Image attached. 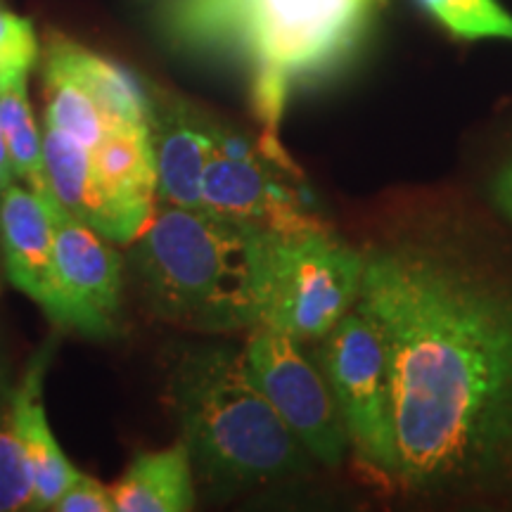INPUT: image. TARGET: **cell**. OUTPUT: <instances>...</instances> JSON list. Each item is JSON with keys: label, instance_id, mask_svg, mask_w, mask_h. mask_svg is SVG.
Segmentation results:
<instances>
[{"label": "cell", "instance_id": "cell-1", "mask_svg": "<svg viewBox=\"0 0 512 512\" xmlns=\"http://www.w3.org/2000/svg\"><path fill=\"white\" fill-rule=\"evenodd\" d=\"M356 306L387 351L394 482L415 496L512 484V275L453 230L363 249Z\"/></svg>", "mask_w": 512, "mask_h": 512}, {"label": "cell", "instance_id": "cell-17", "mask_svg": "<svg viewBox=\"0 0 512 512\" xmlns=\"http://www.w3.org/2000/svg\"><path fill=\"white\" fill-rule=\"evenodd\" d=\"M95 171L107 188L126 200L155 207L157 166L150 143V128L110 131L91 147Z\"/></svg>", "mask_w": 512, "mask_h": 512}, {"label": "cell", "instance_id": "cell-22", "mask_svg": "<svg viewBox=\"0 0 512 512\" xmlns=\"http://www.w3.org/2000/svg\"><path fill=\"white\" fill-rule=\"evenodd\" d=\"M57 512H110L114 501L110 491L98 479L79 475V479L64 491V496L55 503Z\"/></svg>", "mask_w": 512, "mask_h": 512}, {"label": "cell", "instance_id": "cell-12", "mask_svg": "<svg viewBox=\"0 0 512 512\" xmlns=\"http://www.w3.org/2000/svg\"><path fill=\"white\" fill-rule=\"evenodd\" d=\"M29 188L10 183L0 192V256L8 280L41 306L53 292L55 221Z\"/></svg>", "mask_w": 512, "mask_h": 512}, {"label": "cell", "instance_id": "cell-5", "mask_svg": "<svg viewBox=\"0 0 512 512\" xmlns=\"http://www.w3.org/2000/svg\"><path fill=\"white\" fill-rule=\"evenodd\" d=\"M363 249L328 228L261 230L256 256L259 325L299 342H320L358 302Z\"/></svg>", "mask_w": 512, "mask_h": 512}, {"label": "cell", "instance_id": "cell-9", "mask_svg": "<svg viewBox=\"0 0 512 512\" xmlns=\"http://www.w3.org/2000/svg\"><path fill=\"white\" fill-rule=\"evenodd\" d=\"M285 171L290 169L275 164L261 147L219 126L214 155L204 171L202 207L278 233L325 228L323 221L309 214L302 192L285 181Z\"/></svg>", "mask_w": 512, "mask_h": 512}, {"label": "cell", "instance_id": "cell-3", "mask_svg": "<svg viewBox=\"0 0 512 512\" xmlns=\"http://www.w3.org/2000/svg\"><path fill=\"white\" fill-rule=\"evenodd\" d=\"M259 226L209 209L162 204L131 252L145 304L157 318L197 332L259 325Z\"/></svg>", "mask_w": 512, "mask_h": 512}, {"label": "cell", "instance_id": "cell-7", "mask_svg": "<svg viewBox=\"0 0 512 512\" xmlns=\"http://www.w3.org/2000/svg\"><path fill=\"white\" fill-rule=\"evenodd\" d=\"M249 375L271 401L294 437L318 463L337 467L347 456L349 437L328 377L302 342L285 332L256 325L245 347Z\"/></svg>", "mask_w": 512, "mask_h": 512}, {"label": "cell", "instance_id": "cell-11", "mask_svg": "<svg viewBox=\"0 0 512 512\" xmlns=\"http://www.w3.org/2000/svg\"><path fill=\"white\" fill-rule=\"evenodd\" d=\"M216 128L185 102L152 100L150 143L157 166V200L185 209L202 207V181L214 155Z\"/></svg>", "mask_w": 512, "mask_h": 512}, {"label": "cell", "instance_id": "cell-23", "mask_svg": "<svg viewBox=\"0 0 512 512\" xmlns=\"http://www.w3.org/2000/svg\"><path fill=\"white\" fill-rule=\"evenodd\" d=\"M494 200L498 209L512 221V164L505 166L501 174H498L494 183Z\"/></svg>", "mask_w": 512, "mask_h": 512}, {"label": "cell", "instance_id": "cell-4", "mask_svg": "<svg viewBox=\"0 0 512 512\" xmlns=\"http://www.w3.org/2000/svg\"><path fill=\"white\" fill-rule=\"evenodd\" d=\"M368 0H171L169 24L185 43L235 48L254 72L294 83L328 74L354 53Z\"/></svg>", "mask_w": 512, "mask_h": 512}, {"label": "cell", "instance_id": "cell-10", "mask_svg": "<svg viewBox=\"0 0 512 512\" xmlns=\"http://www.w3.org/2000/svg\"><path fill=\"white\" fill-rule=\"evenodd\" d=\"M43 157L55 197L74 219L98 230L110 242H133L152 219L155 207L126 200L107 188L95 171L91 150L60 128L46 126Z\"/></svg>", "mask_w": 512, "mask_h": 512}, {"label": "cell", "instance_id": "cell-15", "mask_svg": "<svg viewBox=\"0 0 512 512\" xmlns=\"http://www.w3.org/2000/svg\"><path fill=\"white\" fill-rule=\"evenodd\" d=\"M114 510L185 512L195 508L190 453L183 441L164 451L143 453L110 489Z\"/></svg>", "mask_w": 512, "mask_h": 512}, {"label": "cell", "instance_id": "cell-14", "mask_svg": "<svg viewBox=\"0 0 512 512\" xmlns=\"http://www.w3.org/2000/svg\"><path fill=\"white\" fill-rule=\"evenodd\" d=\"M46 57L67 69L91 93L110 131L150 128L152 98L131 69L53 31L46 41Z\"/></svg>", "mask_w": 512, "mask_h": 512}, {"label": "cell", "instance_id": "cell-2", "mask_svg": "<svg viewBox=\"0 0 512 512\" xmlns=\"http://www.w3.org/2000/svg\"><path fill=\"white\" fill-rule=\"evenodd\" d=\"M166 396L192 470L216 494L309 470L311 453L256 387L245 351L183 349L169 370Z\"/></svg>", "mask_w": 512, "mask_h": 512}, {"label": "cell", "instance_id": "cell-18", "mask_svg": "<svg viewBox=\"0 0 512 512\" xmlns=\"http://www.w3.org/2000/svg\"><path fill=\"white\" fill-rule=\"evenodd\" d=\"M46 76V124L60 128L62 133L79 140L88 150L110 133L100 107L95 105L91 93L74 79L67 69L53 60H43Z\"/></svg>", "mask_w": 512, "mask_h": 512}, {"label": "cell", "instance_id": "cell-16", "mask_svg": "<svg viewBox=\"0 0 512 512\" xmlns=\"http://www.w3.org/2000/svg\"><path fill=\"white\" fill-rule=\"evenodd\" d=\"M27 72L29 69H8L0 74V128L15 176L27 183L46 207H57L60 200L50 185L43 140L29 105Z\"/></svg>", "mask_w": 512, "mask_h": 512}, {"label": "cell", "instance_id": "cell-25", "mask_svg": "<svg viewBox=\"0 0 512 512\" xmlns=\"http://www.w3.org/2000/svg\"><path fill=\"white\" fill-rule=\"evenodd\" d=\"M3 273H5V268H3V256H0V278H3Z\"/></svg>", "mask_w": 512, "mask_h": 512}, {"label": "cell", "instance_id": "cell-19", "mask_svg": "<svg viewBox=\"0 0 512 512\" xmlns=\"http://www.w3.org/2000/svg\"><path fill=\"white\" fill-rule=\"evenodd\" d=\"M15 389L8 363L0 358V512L34 510V484L17 432Z\"/></svg>", "mask_w": 512, "mask_h": 512}, {"label": "cell", "instance_id": "cell-13", "mask_svg": "<svg viewBox=\"0 0 512 512\" xmlns=\"http://www.w3.org/2000/svg\"><path fill=\"white\" fill-rule=\"evenodd\" d=\"M50 356H53V344L36 351L15 389L17 432L29 463L31 484H34V510H53L64 491L81 475L57 446L48 427L46 408H43V377H46Z\"/></svg>", "mask_w": 512, "mask_h": 512}, {"label": "cell", "instance_id": "cell-24", "mask_svg": "<svg viewBox=\"0 0 512 512\" xmlns=\"http://www.w3.org/2000/svg\"><path fill=\"white\" fill-rule=\"evenodd\" d=\"M12 181H15V171H12L8 147H5V138H3V128H0V192L8 188Z\"/></svg>", "mask_w": 512, "mask_h": 512}, {"label": "cell", "instance_id": "cell-8", "mask_svg": "<svg viewBox=\"0 0 512 512\" xmlns=\"http://www.w3.org/2000/svg\"><path fill=\"white\" fill-rule=\"evenodd\" d=\"M55 221L53 292L43 311L60 328L93 339L114 337L121 328L124 264L105 235L74 219L62 204Z\"/></svg>", "mask_w": 512, "mask_h": 512}, {"label": "cell", "instance_id": "cell-6", "mask_svg": "<svg viewBox=\"0 0 512 512\" xmlns=\"http://www.w3.org/2000/svg\"><path fill=\"white\" fill-rule=\"evenodd\" d=\"M320 342L318 366L328 377L342 411L349 446L375 475L394 482L392 384L380 332L354 306Z\"/></svg>", "mask_w": 512, "mask_h": 512}, {"label": "cell", "instance_id": "cell-21", "mask_svg": "<svg viewBox=\"0 0 512 512\" xmlns=\"http://www.w3.org/2000/svg\"><path fill=\"white\" fill-rule=\"evenodd\" d=\"M38 46L29 19L0 5V60L8 69H29L36 62Z\"/></svg>", "mask_w": 512, "mask_h": 512}, {"label": "cell", "instance_id": "cell-26", "mask_svg": "<svg viewBox=\"0 0 512 512\" xmlns=\"http://www.w3.org/2000/svg\"><path fill=\"white\" fill-rule=\"evenodd\" d=\"M3 72H8V67H5L3 60H0V74H3Z\"/></svg>", "mask_w": 512, "mask_h": 512}, {"label": "cell", "instance_id": "cell-20", "mask_svg": "<svg viewBox=\"0 0 512 512\" xmlns=\"http://www.w3.org/2000/svg\"><path fill=\"white\" fill-rule=\"evenodd\" d=\"M418 3L441 27L465 41H477V38L512 41V15L498 5V0H418Z\"/></svg>", "mask_w": 512, "mask_h": 512}]
</instances>
